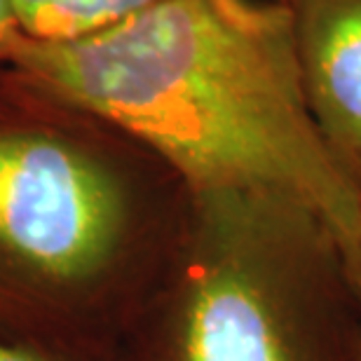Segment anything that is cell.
<instances>
[{
    "instance_id": "2",
    "label": "cell",
    "mask_w": 361,
    "mask_h": 361,
    "mask_svg": "<svg viewBox=\"0 0 361 361\" xmlns=\"http://www.w3.org/2000/svg\"><path fill=\"white\" fill-rule=\"evenodd\" d=\"M136 146L0 63V307L61 319L99 302L146 240Z\"/></svg>"
},
{
    "instance_id": "7",
    "label": "cell",
    "mask_w": 361,
    "mask_h": 361,
    "mask_svg": "<svg viewBox=\"0 0 361 361\" xmlns=\"http://www.w3.org/2000/svg\"><path fill=\"white\" fill-rule=\"evenodd\" d=\"M21 31L12 10V0H0V63L7 61V56L19 42Z\"/></svg>"
},
{
    "instance_id": "10",
    "label": "cell",
    "mask_w": 361,
    "mask_h": 361,
    "mask_svg": "<svg viewBox=\"0 0 361 361\" xmlns=\"http://www.w3.org/2000/svg\"><path fill=\"white\" fill-rule=\"evenodd\" d=\"M359 361H361V355H359Z\"/></svg>"
},
{
    "instance_id": "3",
    "label": "cell",
    "mask_w": 361,
    "mask_h": 361,
    "mask_svg": "<svg viewBox=\"0 0 361 361\" xmlns=\"http://www.w3.org/2000/svg\"><path fill=\"white\" fill-rule=\"evenodd\" d=\"M171 268L160 361H359L361 350L348 352L343 247L295 202L185 197Z\"/></svg>"
},
{
    "instance_id": "1",
    "label": "cell",
    "mask_w": 361,
    "mask_h": 361,
    "mask_svg": "<svg viewBox=\"0 0 361 361\" xmlns=\"http://www.w3.org/2000/svg\"><path fill=\"white\" fill-rule=\"evenodd\" d=\"M3 66L134 141L185 197H281L343 256L357 242L361 192L310 111L286 0H157L82 38L21 35Z\"/></svg>"
},
{
    "instance_id": "8",
    "label": "cell",
    "mask_w": 361,
    "mask_h": 361,
    "mask_svg": "<svg viewBox=\"0 0 361 361\" xmlns=\"http://www.w3.org/2000/svg\"><path fill=\"white\" fill-rule=\"evenodd\" d=\"M345 265H348V277L352 284V293H355L357 305H361V233L357 242L352 244V249L345 256Z\"/></svg>"
},
{
    "instance_id": "4",
    "label": "cell",
    "mask_w": 361,
    "mask_h": 361,
    "mask_svg": "<svg viewBox=\"0 0 361 361\" xmlns=\"http://www.w3.org/2000/svg\"><path fill=\"white\" fill-rule=\"evenodd\" d=\"M302 87L331 155L361 192V0H291Z\"/></svg>"
},
{
    "instance_id": "9",
    "label": "cell",
    "mask_w": 361,
    "mask_h": 361,
    "mask_svg": "<svg viewBox=\"0 0 361 361\" xmlns=\"http://www.w3.org/2000/svg\"><path fill=\"white\" fill-rule=\"evenodd\" d=\"M286 3H291V0H286Z\"/></svg>"
},
{
    "instance_id": "6",
    "label": "cell",
    "mask_w": 361,
    "mask_h": 361,
    "mask_svg": "<svg viewBox=\"0 0 361 361\" xmlns=\"http://www.w3.org/2000/svg\"><path fill=\"white\" fill-rule=\"evenodd\" d=\"M0 361H68V359H61L54 352L40 350L35 345L0 338Z\"/></svg>"
},
{
    "instance_id": "5",
    "label": "cell",
    "mask_w": 361,
    "mask_h": 361,
    "mask_svg": "<svg viewBox=\"0 0 361 361\" xmlns=\"http://www.w3.org/2000/svg\"><path fill=\"white\" fill-rule=\"evenodd\" d=\"M157 0H12L19 31L28 40L59 42L104 31Z\"/></svg>"
}]
</instances>
